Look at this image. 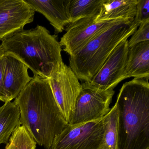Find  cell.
Returning <instances> with one entry per match:
<instances>
[{
  "label": "cell",
  "mask_w": 149,
  "mask_h": 149,
  "mask_svg": "<svg viewBox=\"0 0 149 149\" xmlns=\"http://www.w3.org/2000/svg\"><path fill=\"white\" fill-rule=\"evenodd\" d=\"M15 101L19 108L22 125L36 143L51 149L68 123L56 101L48 78L34 76Z\"/></svg>",
  "instance_id": "cell-1"
},
{
  "label": "cell",
  "mask_w": 149,
  "mask_h": 149,
  "mask_svg": "<svg viewBox=\"0 0 149 149\" xmlns=\"http://www.w3.org/2000/svg\"><path fill=\"white\" fill-rule=\"evenodd\" d=\"M116 104L118 111V149L149 148V83L134 78L125 83Z\"/></svg>",
  "instance_id": "cell-2"
},
{
  "label": "cell",
  "mask_w": 149,
  "mask_h": 149,
  "mask_svg": "<svg viewBox=\"0 0 149 149\" xmlns=\"http://www.w3.org/2000/svg\"><path fill=\"white\" fill-rule=\"evenodd\" d=\"M1 45L5 53L20 60L34 76L48 78L63 61L57 36L52 35L42 26L18 32L2 41Z\"/></svg>",
  "instance_id": "cell-3"
},
{
  "label": "cell",
  "mask_w": 149,
  "mask_h": 149,
  "mask_svg": "<svg viewBox=\"0 0 149 149\" xmlns=\"http://www.w3.org/2000/svg\"><path fill=\"white\" fill-rule=\"evenodd\" d=\"M133 20L118 22L102 31L78 52L70 56V67L79 80L91 82L112 51L136 30L139 26Z\"/></svg>",
  "instance_id": "cell-4"
},
{
  "label": "cell",
  "mask_w": 149,
  "mask_h": 149,
  "mask_svg": "<svg viewBox=\"0 0 149 149\" xmlns=\"http://www.w3.org/2000/svg\"><path fill=\"white\" fill-rule=\"evenodd\" d=\"M82 88L69 121L75 125L103 118L111 109L114 90L99 88L91 82H83Z\"/></svg>",
  "instance_id": "cell-5"
},
{
  "label": "cell",
  "mask_w": 149,
  "mask_h": 149,
  "mask_svg": "<svg viewBox=\"0 0 149 149\" xmlns=\"http://www.w3.org/2000/svg\"><path fill=\"white\" fill-rule=\"evenodd\" d=\"M103 118L68 126L54 141L51 149H103Z\"/></svg>",
  "instance_id": "cell-6"
},
{
  "label": "cell",
  "mask_w": 149,
  "mask_h": 149,
  "mask_svg": "<svg viewBox=\"0 0 149 149\" xmlns=\"http://www.w3.org/2000/svg\"><path fill=\"white\" fill-rule=\"evenodd\" d=\"M48 79L56 101L68 123L81 90V84L71 68L63 61Z\"/></svg>",
  "instance_id": "cell-7"
},
{
  "label": "cell",
  "mask_w": 149,
  "mask_h": 149,
  "mask_svg": "<svg viewBox=\"0 0 149 149\" xmlns=\"http://www.w3.org/2000/svg\"><path fill=\"white\" fill-rule=\"evenodd\" d=\"M96 18V16L86 17L69 24L66 27V33L61 38L60 42L64 52L70 56L74 54L102 31L123 20L97 21Z\"/></svg>",
  "instance_id": "cell-8"
},
{
  "label": "cell",
  "mask_w": 149,
  "mask_h": 149,
  "mask_svg": "<svg viewBox=\"0 0 149 149\" xmlns=\"http://www.w3.org/2000/svg\"><path fill=\"white\" fill-rule=\"evenodd\" d=\"M35 11L25 0H0V41L24 30Z\"/></svg>",
  "instance_id": "cell-9"
},
{
  "label": "cell",
  "mask_w": 149,
  "mask_h": 149,
  "mask_svg": "<svg viewBox=\"0 0 149 149\" xmlns=\"http://www.w3.org/2000/svg\"><path fill=\"white\" fill-rule=\"evenodd\" d=\"M128 40L123 41L112 51L91 83L102 89L113 90L119 83L126 79Z\"/></svg>",
  "instance_id": "cell-10"
},
{
  "label": "cell",
  "mask_w": 149,
  "mask_h": 149,
  "mask_svg": "<svg viewBox=\"0 0 149 149\" xmlns=\"http://www.w3.org/2000/svg\"><path fill=\"white\" fill-rule=\"evenodd\" d=\"M4 86L8 100L15 99L30 82L32 77L29 74V68L17 57L5 53Z\"/></svg>",
  "instance_id": "cell-11"
},
{
  "label": "cell",
  "mask_w": 149,
  "mask_h": 149,
  "mask_svg": "<svg viewBox=\"0 0 149 149\" xmlns=\"http://www.w3.org/2000/svg\"><path fill=\"white\" fill-rule=\"evenodd\" d=\"M35 12L43 15L54 29L56 33H62L69 24L70 0H25Z\"/></svg>",
  "instance_id": "cell-12"
},
{
  "label": "cell",
  "mask_w": 149,
  "mask_h": 149,
  "mask_svg": "<svg viewBox=\"0 0 149 149\" xmlns=\"http://www.w3.org/2000/svg\"><path fill=\"white\" fill-rule=\"evenodd\" d=\"M126 78L149 79V41L129 48L125 68Z\"/></svg>",
  "instance_id": "cell-13"
},
{
  "label": "cell",
  "mask_w": 149,
  "mask_h": 149,
  "mask_svg": "<svg viewBox=\"0 0 149 149\" xmlns=\"http://www.w3.org/2000/svg\"><path fill=\"white\" fill-rule=\"evenodd\" d=\"M137 2V0H105L96 20H133L136 16Z\"/></svg>",
  "instance_id": "cell-14"
},
{
  "label": "cell",
  "mask_w": 149,
  "mask_h": 149,
  "mask_svg": "<svg viewBox=\"0 0 149 149\" xmlns=\"http://www.w3.org/2000/svg\"><path fill=\"white\" fill-rule=\"evenodd\" d=\"M20 111L15 101L0 107V144H7L11 135L20 125Z\"/></svg>",
  "instance_id": "cell-15"
},
{
  "label": "cell",
  "mask_w": 149,
  "mask_h": 149,
  "mask_svg": "<svg viewBox=\"0 0 149 149\" xmlns=\"http://www.w3.org/2000/svg\"><path fill=\"white\" fill-rule=\"evenodd\" d=\"M104 1L105 0H70L69 24L86 17H97Z\"/></svg>",
  "instance_id": "cell-16"
},
{
  "label": "cell",
  "mask_w": 149,
  "mask_h": 149,
  "mask_svg": "<svg viewBox=\"0 0 149 149\" xmlns=\"http://www.w3.org/2000/svg\"><path fill=\"white\" fill-rule=\"evenodd\" d=\"M103 122L104 129L103 149H118V111L116 104L103 118Z\"/></svg>",
  "instance_id": "cell-17"
},
{
  "label": "cell",
  "mask_w": 149,
  "mask_h": 149,
  "mask_svg": "<svg viewBox=\"0 0 149 149\" xmlns=\"http://www.w3.org/2000/svg\"><path fill=\"white\" fill-rule=\"evenodd\" d=\"M36 145L26 128L19 125L12 133L5 149H35Z\"/></svg>",
  "instance_id": "cell-18"
},
{
  "label": "cell",
  "mask_w": 149,
  "mask_h": 149,
  "mask_svg": "<svg viewBox=\"0 0 149 149\" xmlns=\"http://www.w3.org/2000/svg\"><path fill=\"white\" fill-rule=\"evenodd\" d=\"M138 27L128 40L129 48L140 42L149 41V20L141 23Z\"/></svg>",
  "instance_id": "cell-19"
},
{
  "label": "cell",
  "mask_w": 149,
  "mask_h": 149,
  "mask_svg": "<svg viewBox=\"0 0 149 149\" xmlns=\"http://www.w3.org/2000/svg\"><path fill=\"white\" fill-rule=\"evenodd\" d=\"M149 20V0H137L136 14L133 21L138 26Z\"/></svg>",
  "instance_id": "cell-20"
},
{
  "label": "cell",
  "mask_w": 149,
  "mask_h": 149,
  "mask_svg": "<svg viewBox=\"0 0 149 149\" xmlns=\"http://www.w3.org/2000/svg\"><path fill=\"white\" fill-rule=\"evenodd\" d=\"M4 56L2 55L0 57V100L6 103L8 102L4 89Z\"/></svg>",
  "instance_id": "cell-21"
},
{
  "label": "cell",
  "mask_w": 149,
  "mask_h": 149,
  "mask_svg": "<svg viewBox=\"0 0 149 149\" xmlns=\"http://www.w3.org/2000/svg\"><path fill=\"white\" fill-rule=\"evenodd\" d=\"M5 53V51H4L3 47H2L1 44H0V57L3 55Z\"/></svg>",
  "instance_id": "cell-22"
},
{
  "label": "cell",
  "mask_w": 149,
  "mask_h": 149,
  "mask_svg": "<svg viewBox=\"0 0 149 149\" xmlns=\"http://www.w3.org/2000/svg\"><path fill=\"white\" fill-rule=\"evenodd\" d=\"M147 149H149V148H147Z\"/></svg>",
  "instance_id": "cell-23"
}]
</instances>
